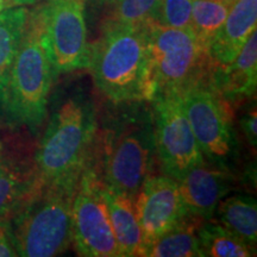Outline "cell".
Listing matches in <instances>:
<instances>
[{"mask_svg": "<svg viewBox=\"0 0 257 257\" xmlns=\"http://www.w3.org/2000/svg\"><path fill=\"white\" fill-rule=\"evenodd\" d=\"M182 107L205 159L218 166L236 150L232 128V106L218 92L213 76L180 94Z\"/></svg>", "mask_w": 257, "mask_h": 257, "instance_id": "cell-7", "label": "cell"}, {"mask_svg": "<svg viewBox=\"0 0 257 257\" xmlns=\"http://www.w3.org/2000/svg\"><path fill=\"white\" fill-rule=\"evenodd\" d=\"M102 195L117 240L119 257L140 256L142 249V230L135 201L104 185Z\"/></svg>", "mask_w": 257, "mask_h": 257, "instance_id": "cell-15", "label": "cell"}, {"mask_svg": "<svg viewBox=\"0 0 257 257\" xmlns=\"http://www.w3.org/2000/svg\"><path fill=\"white\" fill-rule=\"evenodd\" d=\"M201 257H251L255 248L245 243L223 225L212 219L205 220L198 231Z\"/></svg>", "mask_w": 257, "mask_h": 257, "instance_id": "cell-20", "label": "cell"}, {"mask_svg": "<svg viewBox=\"0 0 257 257\" xmlns=\"http://www.w3.org/2000/svg\"><path fill=\"white\" fill-rule=\"evenodd\" d=\"M149 102L157 161L163 174L179 181L205 157L186 117L180 95L157 96Z\"/></svg>", "mask_w": 257, "mask_h": 257, "instance_id": "cell-9", "label": "cell"}, {"mask_svg": "<svg viewBox=\"0 0 257 257\" xmlns=\"http://www.w3.org/2000/svg\"><path fill=\"white\" fill-rule=\"evenodd\" d=\"M220 2H224V3H226V4H229V5H232L234 2H236V0H220Z\"/></svg>", "mask_w": 257, "mask_h": 257, "instance_id": "cell-29", "label": "cell"}, {"mask_svg": "<svg viewBox=\"0 0 257 257\" xmlns=\"http://www.w3.org/2000/svg\"><path fill=\"white\" fill-rule=\"evenodd\" d=\"M98 125L91 104L72 98L53 114L35 157L41 184L78 178L93 156Z\"/></svg>", "mask_w": 257, "mask_h": 257, "instance_id": "cell-6", "label": "cell"}, {"mask_svg": "<svg viewBox=\"0 0 257 257\" xmlns=\"http://www.w3.org/2000/svg\"><path fill=\"white\" fill-rule=\"evenodd\" d=\"M80 176L50 184L38 181L30 198L11 218L18 256L54 257L70 248L73 200Z\"/></svg>", "mask_w": 257, "mask_h": 257, "instance_id": "cell-3", "label": "cell"}, {"mask_svg": "<svg viewBox=\"0 0 257 257\" xmlns=\"http://www.w3.org/2000/svg\"><path fill=\"white\" fill-rule=\"evenodd\" d=\"M180 195L186 213L202 220L213 219L221 199L229 194L233 176L226 167L218 166L205 159L186 173L178 181Z\"/></svg>", "mask_w": 257, "mask_h": 257, "instance_id": "cell-12", "label": "cell"}, {"mask_svg": "<svg viewBox=\"0 0 257 257\" xmlns=\"http://www.w3.org/2000/svg\"><path fill=\"white\" fill-rule=\"evenodd\" d=\"M72 245L79 256L119 257L102 182L92 163L83 169L72 208Z\"/></svg>", "mask_w": 257, "mask_h": 257, "instance_id": "cell-8", "label": "cell"}, {"mask_svg": "<svg viewBox=\"0 0 257 257\" xmlns=\"http://www.w3.org/2000/svg\"><path fill=\"white\" fill-rule=\"evenodd\" d=\"M18 256L16 251L11 218L0 219V257Z\"/></svg>", "mask_w": 257, "mask_h": 257, "instance_id": "cell-24", "label": "cell"}, {"mask_svg": "<svg viewBox=\"0 0 257 257\" xmlns=\"http://www.w3.org/2000/svg\"><path fill=\"white\" fill-rule=\"evenodd\" d=\"M142 230L141 255L163 233L175 226L186 214L178 181L167 175H150L143 182L136 200Z\"/></svg>", "mask_w": 257, "mask_h": 257, "instance_id": "cell-11", "label": "cell"}, {"mask_svg": "<svg viewBox=\"0 0 257 257\" xmlns=\"http://www.w3.org/2000/svg\"><path fill=\"white\" fill-rule=\"evenodd\" d=\"M144 101L124 104L96 131L92 163L105 187L131 200L154 174L156 162L152 108Z\"/></svg>", "mask_w": 257, "mask_h": 257, "instance_id": "cell-1", "label": "cell"}, {"mask_svg": "<svg viewBox=\"0 0 257 257\" xmlns=\"http://www.w3.org/2000/svg\"><path fill=\"white\" fill-rule=\"evenodd\" d=\"M12 6H28L37 4L40 0H10Z\"/></svg>", "mask_w": 257, "mask_h": 257, "instance_id": "cell-26", "label": "cell"}, {"mask_svg": "<svg viewBox=\"0 0 257 257\" xmlns=\"http://www.w3.org/2000/svg\"><path fill=\"white\" fill-rule=\"evenodd\" d=\"M12 4L10 0H0V11H3V10L8 9V8H11Z\"/></svg>", "mask_w": 257, "mask_h": 257, "instance_id": "cell-27", "label": "cell"}, {"mask_svg": "<svg viewBox=\"0 0 257 257\" xmlns=\"http://www.w3.org/2000/svg\"><path fill=\"white\" fill-rule=\"evenodd\" d=\"M99 4H107V5H112L113 4L114 0H96Z\"/></svg>", "mask_w": 257, "mask_h": 257, "instance_id": "cell-28", "label": "cell"}, {"mask_svg": "<svg viewBox=\"0 0 257 257\" xmlns=\"http://www.w3.org/2000/svg\"><path fill=\"white\" fill-rule=\"evenodd\" d=\"M256 27L257 0H236L208 49L214 64L232 62Z\"/></svg>", "mask_w": 257, "mask_h": 257, "instance_id": "cell-14", "label": "cell"}, {"mask_svg": "<svg viewBox=\"0 0 257 257\" xmlns=\"http://www.w3.org/2000/svg\"><path fill=\"white\" fill-rule=\"evenodd\" d=\"M240 126L250 146L256 148L257 146V112L256 106L246 112L240 119Z\"/></svg>", "mask_w": 257, "mask_h": 257, "instance_id": "cell-25", "label": "cell"}, {"mask_svg": "<svg viewBox=\"0 0 257 257\" xmlns=\"http://www.w3.org/2000/svg\"><path fill=\"white\" fill-rule=\"evenodd\" d=\"M230 8L231 5L220 0H193L189 28L207 49L224 24Z\"/></svg>", "mask_w": 257, "mask_h": 257, "instance_id": "cell-21", "label": "cell"}, {"mask_svg": "<svg viewBox=\"0 0 257 257\" xmlns=\"http://www.w3.org/2000/svg\"><path fill=\"white\" fill-rule=\"evenodd\" d=\"M160 0H114L107 22L123 25H142L152 22Z\"/></svg>", "mask_w": 257, "mask_h": 257, "instance_id": "cell-22", "label": "cell"}, {"mask_svg": "<svg viewBox=\"0 0 257 257\" xmlns=\"http://www.w3.org/2000/svg\"><path fill=\"white\" fill-rule=\"evenodd\" d=\"M205 220L186 216L144 251V257H201L198 231Z\"/></svg>", "mask_w": 257, "mask_h": 257, "instance_id": "cell-18", "label": "cell"}, {"mask_svg": "<svg viewBox=\"0 0 257 257\" xmlns=\"http://www.w3.org/2000/svg\"><path fill=\"white\" fill-rule=\"evenodd\" d=\"M48 49L56 75L86 68L88 57L86 0L42 4Z\"/></svg>", "mask_w": 257, "mask_h": 257, "instance_id": "cell-10", "label": "cell"}, {"mask_svg": "<svg viewBox=\"0 0 257 257\" xmlns=\"http://www.w3.org/2000/svg\"><path fill=\"white\" fill-rule=\"evenodd\" d=\"M213 83L232 106L252 98L257 86V32L253 31L238 55L225 66H216Z\"/></svg>", "mask_w": 257, "mask_h": 257, "instance_id": "cell-13", "label": "cell"}, {"mask_svg": "<svg viewBox=\"0 0 257 257\" xmlns=\"http://www.w3.org/2000/svg\"><path fill=\"white\" fill-rule=\"evenodd\" d=\"M28 16L27 6H11L0 11V110L5 107L10 75Z\"/></svg>", "mask_w": 257, "mask_h": 257, "instance_id": "cell-17", "label": "cell"}, {"mask_svg": "<svg viewBox=\"0 0 257 257\" xmlns=\"http://www.w3.org/2000/svg\"><path fill=\"white\" fill-rule=\"evenodd\" d=\"M3 150H4V148H3V144L0 143V159H2L3 156Z\"/></svg>", "mask_w": 257, "mask_h": 257, "instance_id": "cell-30", "label": "cell"}, {"mask_svg": "<svg viewBox=\"0 0 257 257\" xmlns=\"http://www.w3.org/2000/svg\"><path fill=\"white\" fill-rule=\"evenodd\" d=\"M56 76L48 49L42 4L29 10L25 30L10 75L4 110L12 120L36 130L46 119Z\"/></svg>", "mask_w": 257, "mask_h": 257, "instance_id": "cell-4", "label": "cell"}, {"mask_svg": "<svg viewBox=\"0 0 257 257\" xmlns=\"http://www.w3.org/2000/svg\"><path fill=\"white\" fill-rule=\"evenodd\" d=\"M216 64L191 28L148 23V98L182 94L213 76Z\"/></svg>", "mask_w": 257, "mask_h": 257, "instance_id": "cell-5", "label": "cell"}, {"mask_svg": "<svg viewBox=\"0 0 257 257\" xmlns=\"http://www.w3.org/2000/svg\"><path fill=\"white\" fill-rule=\"evenodd\" d=\"M193 0H160L152 22L168 28L191 27Z\"/></svg>", "mask_w": 257, "mask_h": 257, "instance_id": "cell-23", "label": "cell"}, {"mask_svg": "<svg viewBox=\"0 0 257 257\" xmlns=\"http://www.w3.org/2000/svg\"><path fill=\"white\" fill-rule=\"evenodd\" d=\"M217 221L238 238L255 246L257 242V204L252 197H225L214 212Z\"/></svg>", "mask_w": 257, "mask_h": 257, "instance_id": "cell-19", "label": "cell"}, {"mask_svg": "<svg viewBox=\"0 0 257 257\" xmlns=\"http://www.w3.org/2000/svg\"><path fill=\"white\" fill-rule=\"evenodd\" d=\"M148 23L106 22L101 36L89 44L86 68L98 91L114 105L147 101Z\"/></svg>", "mask_w": 257, "mask_h": 257, "instance_id": "cell-2", "label": "cell"}, {"mask_svg": "<svg viewBox=\"0 0 257 257\" xmlns=\"http://www.w3.org/2000/svg\"><path fill=\"white\" fill-rule=\"evenodd\" d=\"M36 168L0 159V219L12 218L37 187Z\"/></svg>", "mask_w": 257, "mask_h": 257, "instance_id": "cell-16", "label": "cell"}]
</instances>
